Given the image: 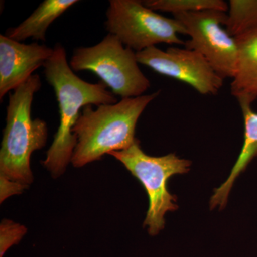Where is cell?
Wrapping results in <instances>:
<instances>
[{"label":"cell","instance_id":"cell-1","mask_svg":"<svg viewBox=\"0 0 257 257\" xmlns=\"http://www.w3.org/2000/svg\"><path fill=\"white\" fill-rule=\"evenodd\" d=\"M44 74L53 87L60 112V126L42 165L54 178L63 175L71 163L77 138L72 128L84 106L115 104L117 99L103 82L92 84L79 78L67 59L65 49L58 43L43 66Z\"/></svg>","mask_w":257,"mask_h":257},{"label":"cell","instance_id":"cell-2","mask_svg":"<svg viewBox=\"0 0 257 257\" xmlns=\"http://www.w3.org/2000/svg\"><path fill=\"white\" fill-rule=\"evenodd\" d=\"M161 90L111 104L84 106L72 128L77 144L71 163L76 168L101 160L111 152L126 150L135 138L137 124L147 106Z\"/></svg>","mask_w":257,"mask_h":257},{"label":"cell","instance_id":"cell-3","mask_svg":"<svg viewBox=\"0 0 257 257\" xmlns=\"http://www.w3.org/2000/svg\"><path fill=\"white\" fill-rule=\"evenodd\" d=\"M41 86L40 75L33 74L10 93L0 150V175L28 186L34 180L32 153L46 145L48 136L46 121L31 116L34 96Z\"/></svg>","mask_w":257,"mask_h":257},{"label":"cell","instance_id":"cell-4","mask_svg":"<svg viewBox=\"0 0 257 257\" xmlns=\"http://www.w3.org/2000/svg\"><path fill=\"white\" fill-rule=\"evenodd\" d=\"M109 155L119 161L146 190L149 208L144 226L152 236L158 234L165 228V214L178 209L177 197L169 192L167 182L172 176L187 173L192 162L175 153L150 156L142 150L138 139L126 150L111 152Z\"/></svg>","mask_w":257,"mask_h":257},{"label":"cell","instance_id":"cell-5","mask_svg":"<svg viewBox=\"0 0 257 257\" xmlns=\"http://www.w3.org/2000/svg\"><path fill=\"white\" fill-rule=\"evenodd\" d=\"M69 64L74 72L95 74L121 99L144 95L151 86L139 67L136 52L111 34L94 46L76 48Z\"/></svg>","mask_w":257,"mask_h":257},{"label":"cell","instance_id":"cell-6","mask_svg":"<svg viewBox=\"0 0 257 257\" xmlns=\"http://www.w3.org/2000/svg\"><path fill=\"white\" fill-rule=\"evenodd\" d=\"M105 28L136 52L159 44L184 45L179 35H187L183 24L162 16L138 0H110Z\"/></svg>","mask_w":257,"mask_h":257},{"label":"cell","instance_id":"cell-7","mask_svg":"<svg viewBox=\"0 0 257 257\" xmlns=\"http://www.w3.org/2000/svg\"><path fill=\"white\" fill-rule=\"evenodd\" d=\"M186 29L185 48L201 54L223 79L234 78L237 66L236 38L224 28L227 14L216 10L174 15Z\"/></svg>","mask_w":257,"mask_h":257},{"label":"cell","instance_id":"cell-8","mask_svg":"<svg viewBox=\"0 0 257 257\" xmlns=\"http://www.w3.org/2000/svg\"><path fill=\"white\" fill-rule=\"evenodd\" d=\"M136 55L139 64L189 84L202 95H216L224 84L208 61L194 50L171 47L164 51L152 47Z\"/></svg>","mask_w":257,"mask_h":257},{"label":"cell","instance_id":"cell-9","mask_svg":"<svg viewBox=\"0 0 257 257\" xmlns=\"http://www.w3.org/2000/svg\"><path fill=\"white\" fill-rule=\"evenodd\" d=\"M53 52L54 48L37 42L27 45L0 35V99L43 67Z\"/></svg>","mask_w":257,"mask_h":257},{"label":"cell","instance_id":"cell-10","mask_svg":"<svg viewBox=\"0 0 257 257\" xmlns=\"http://www.w3.org/2000/svg\"><path fill=\"white\" fill-rule=\"evenodd\" d=\"M235 38L238 48L237 66L231 84V93L239 104H251L257 99V28Z\"/></svg>","mask_w":257,"mask_h":257},{"label":"cell","instance_id":"cell-11","mask_svg":"<svg viewBox=\"0 0 257 257\" xmlns=\"http://www.w3.org/2000/svg\"><path fill=\"white\" fill-rule=\"evenodd\" d=\"M244 122L243 143L237 160L229 177L220 187L214 189L211 196L210 209H223L227 204L229 193L237 177L246 170L253 159L257 157V113L251 108V104H240Z\"/></svg>","mask_w":257,"mask_h":257},{"label":"cell","instance_id":"cell-12","mask_svg":"<svg viewBox=\"0 0 257 257\" xmlns=\"http://www.w3.org/2000/svg\"><path fill=\"white\" fill-rule=\"evenodd\" d=\"M77 3V0H45L28 18L16 28L7 30L5 35L20 42L29 38L45 42L51 24Z\"/></svg>","mask_w":257,"mask_h":257},{"label":"cell","instance_id":"cell-13","mask_svg":"<svg viewBox=\"0 0 257 257\" xmlns=\"http://www.w3.org/2000/svg\"><path fill=\"white\" fill-rule=\"evenodd\" d=\"M224 26L234 37L257 28V0H230Z\"/></svg>","mask_w":257,"mask_h":257},{"label":"cell","instance_id":"cell-14","mask_svg":"<svg viewBox=\"0 0 257 257\" xmlns=\"http://www.w3.org/2000/svg\"><path fill=\"white\" fill-rule=\"evenodd\" d=\"M143 4L154 11L172 13H196L204 10H216L226 13L229 4L223 0H147Z\"/></svg>","mask_w":257,"mask_h":257},{"label":"cell","instance_id":"cell-15","mask_svg":"<svg viewBox=\"0 0 257 257\" xmlns=\"http://www.w3.org/2000/svg\"><path fill=\"white\" fill-rule=\"evenodd\" d=\"M27 228L10 219H3L0 224V257L13 245L18 244L26 234Z\"/></svg>","mask_w":257,"mask_h":257},{"label":"cell","instance_id":"cell-16","mask_svg":"<svg viewBox=\"0 0 257 257\" xmlns=\"http://www.w3.org/2000/svg\"><path fill=\"white\" fill-rule=\"evenodd\" d=\"M28 187L0 175V202L3 203L11 196L22 194Z\"/></svg>","mask_w":257,"mask_h":257}]
</instances>
